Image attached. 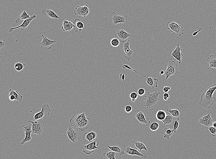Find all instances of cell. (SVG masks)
I'll return each mask as SVG.
<instances>
[{
  "label": "cell",
  "instance_id": "obj_1",
  "mask_svg": "<svg viewBox=\"0 0 216 159\" xmlns=\"http://www.w3.org/2000/svg\"><path fill=\"white\" fill-rule=\"evenodd\" d=\"M91 122L90 119L86 117L84 113L74 115L69 120L71 126L79 128L82 132L89 128Z\"/></svg>",
  "mask_w": 216,
  "mask_h": 159
},
{
  "label": "cell",
  "instance_id": "obj_2",
  "mask_svg": "<svg viewBox=\"0 0 216 159\" xmlns=\"http://www.w3.org/2000/svg\"><path fill=\"white\" fill-rule=\"evenodd\" d=\"M160 92L156 90L153 93L148 92L145 97L144 106L147 109L153 108L156 107L159 99V95Z\"/></svg>",
  "mask_w": 216,
  "mask_h": 159
},
{
  "label": "cell",
  "instance_id": "obj_3",
  "mask_svg": "<svg viewBox=\"0 0 216 159\" xmlns=\"http://www.w3.org/2000/svg\"><path fill=\"white\" fill-rule=\"evenodd\" d=\"M216 102V99L215 97L211 96L203 92L201 95L199 104L205 108L209 109L212 105Z\"/></svg>",
  "mask_w": 216,
  "mask_h": 159
},
{
  "label": "cell",
  "instance_id": "obj_4",
  "mask_svg": "<svg viewBox=\"0 0 216 159\" xmlns=\"http://www.w3.org/2000/svg\"><path fill=\"white\" fill-rule=\"evenodd\" d=\"M29 122L32 123V133L41 136L45 130V123L43 120H39L34 121L29 120Z\"/></svg>",
  "mask_w": 216,
  "mask_h": 159
},
{
  "label": "cell",
  "instance_id": "obj_5",
  "mask_svg": "<svg viewBox=\"0 0 216 159\" xmlns=\"http://www.w3.org/2000/svg\"><path fill=\"white\" fill-rule=\"evenodd\" d=\"M178 73V65L175 62L173 61L169 62L164 73V75L166 76V79H167L172 75H177Z\"/></svg>",
  "mask_w": 216,
  "mask_h": 159
},
{
  "label": "cell",
  "instance_id": "obj_6",
  "mask_svg": "<svg viewBox=\"0 0 216 159\" xmlns=\"http://www.w3.org/2000/svg\"><path fill=\"white\" fill-rule=\"evenodd\" d=\"M110 14L109 21L110 22L114 25L119 23L120 26L122 23H125L128 20L127 16L126 15H122L117 14L114 12H111Z\"/></svg>",
  "mask_w": 216,
  "mask_h": 159
},
{
  "label": "cell",
  "instance_id": "obj_7",
  "mask_svg": "<svg viewBox=\"0 0 216 159\" xmlns=\"http://www.w3.org/2000/svg\"><path fill=\"white\" fill-rule=\"evenodd\" d=\"M41 111L35 114L34 117V121L45 119L46 117L49 115L51 109L48 104L43 103L41 106Z\"/></svg>",
  "mask_w": 216,
  "mask_h": 159
},
{
  "label": "cell",
  "instance_id": "obj_8",
  "mask_svg": "<svg viewBox=\"0 0 216 159\" xmlns=\"http://www.w3.org/2000/svg\"><path fill=\"white\" fill-rule=\"evenodd\" d=\"M214 121L211 117L210 114L209 113L207 115H205L199 120L198 123L203 129L207 131L209 127L212 126Z\"/></svg>",
  "mask_w": 216,
  "mask_h": 159
},
{
  "label": "cell",
  "instance_id": "obj_9",
  "mask_svg": "<svg viewBox=\"0 0 216 159\" xmlns=\"http://www.w3.org/2000/svg\"><path fill=\"white\" fill-rule=\"evenodd\" d=\"M36 27L40 33L42 35L43 40L40 43L41 48L43 50L47 51L52 49L54 46V44L57 42L55 40H51L48 39L46 36H44L41 33L40 31L35 25L33 23Z\"/></svg>",
  "mask_w": 216,
  "mask_h": 159
},
{
  "label": "cell",
  "instance_id": "obj_10",
  "mask_svg": "<svg viewBox=\"0 0 216 159\" xmlns=\"http://www.w3.org/2000/svg\"><path fill=\"white\" fill-rule=\"evenodd\" d=\"M166 27L170 30L171 32H175L178 36H181L184 34L183 27L181 25L174 22L172 23L168 22Z\"/></svg>",
  "mask_w": 216,
  "mask_h": 159
},
{
  "label": "cell",
  "instance_id": "obj_11",
  "mask_svg": "<svg viewBox=\"0 0 216 159\" xmlns=\"http://www.w3.org/2000/svg\"><path fill=\"white\" fill-rule=\"evenodd\" d=\"M66 134L69 139L74 143L82 138L81 135L79 130L73 129L70 125L69 126Z\"/></svg>",
  "mask_w": 216,
  "mask_h": 159
},
{
  "label": "cell",
  "instance_id": "obj_12",
  "mask_svg": "<svg viewBox=\"0 0 216 159\" xmlns=\"http://www.w3.org/2000/svg\"><path fill=\"white\" fill-rule=\"evenodd\" d=\"M99 141L96 140L86 145H83L81 146V149L83 152L87 155H90L93 153L95 150L98 149L97 146L99 145Z\"/></svg>",
  "mask_w": 216,
  "mask_h": 159
},
{
  "label": "cell",
  "instance_id": "obj_13",
  "mask_svg": "<svg viewBox=\"0 0 216 159\" xmlns=\"http://www.w3.org/2000/svg\"><path fill=\"white\" fill-rule=\"evenodd\" d=\"M74 11V14L78 18H85L90 12L88 6L87 5L82 7L78 5Z\"/></svg>",
  "mask_w": 216,
  "mask_h": 159
},
{
  "label": "cell",
  "instance_id": "obj_14",
  "mask_svg": "<svg viewBox=\"0 0 216 159\" xmlns=\"http://www.w3.org/2000/svg\"><path fill=\"white\" fill-rule=\"evenodd\" d=\"M133 36L132 34L127 32L122 27L120 29L116 30L115 34L116 38L118 39L122 43L126 42L128 37Z\"/></svg>",
  "mask_w": 216,
  "mask_h": 159
},
{
  "label": "cell",
  "instance_id": "obj_15",
  "mask_svg": "<svg viewBox=\"0 0 216 159\" xmlns=\"http://www.w3.org/2000/svg\"><path fill=\"white\" fill-rule=\"evenodd\" d=\"M183 50L182 48L180 47L179 44L174 47V50L171 51L170 52V55L171 57H173L177 61L179 64L181 63V59L183 55L181 52Z\"/></svg>",
  "mask_w": 216,
  "mask_h": 159
},
{
  "label": "cell",
  "instance_id": "obj_16",
  "mask_svg": "<svg viewBox=\"0 0 216 159\" xmlns=\"http://www.w3.org/2000/svg\"><path fill=\"white\" fill-rule=\"evenodd\" d=\"M123 146V149L126 153L130 155H137L141 158H147L145 153L140 152L137 150L133 149L127 144L124 145Z\"/></svg>",
  "mask_w": 216,
  "mask_h": 159
},
{
  "label": "cell",
  "instance_id": "obj_17",
  "mask_svg": "<svg viewBox=\"0 0 216 159\" xmlns=\"http://www.w3.org/2000/svg\"><path fill=\"white\" fill-rule=\"evenodd\" d=\"M130 40L125 42L123 46V50L125 52V57L128 61L131 60L133 56V51L130 48Z\"/></svg>",
  "mask_w": 216,
  "mask_h": 159
},
{
  "label": "cell",
  "instance_id": "obj_18",
  "mask_svg": "<svg viewBox=\"0 0 216 159\" xmlns=\"http://www.w3.org/2000/svg\"><path fill=\"white\" fill-rule=\"evenodd\" d=\"M36 17L37 16L33 14L29 18L24 20L23 23L20 25L16 27L9 29V32H12L14 30L20 28H22V31L24 30L28 26L31 22L33 19H35Z\"/></svg>",
  "mask_w": 216,
  "mask_h": 159
},
{
  "label": "cell",
  "instance_id": "obj_19",
  "mask_svg": "<svg viewBox=\"0 0 216 159\" xmlns=\"http://www.w3.org/2000/svg\"><path fill=\"white\" fill-rule=\"evenodd\" d=\"M134 115L136 118L141 123L149 124L150 122L149 119L145 117L143 112L140 110L136 109Z\"/></svg>",
  "mask_w": 216,
  "mask_h": 159
},
{
  "label": "cell",
  "instance_id": "obj_20",
  "mask_svg": "<svg viewBox=\"0 0 216 159\" xmlns=\"http://www.w3.org/2000/svg\"><path fill=\"white\" fill-rule=\"evenodd\" d=\"M42 15L44 17L53 18L60 19L52 10L49 8H43L42 10Z\"/></svg>",
  "mask_w": 216,
  "mask_h": 159
},
{
  "label": "cell",
  "instance_id": "obj_21",
  "mask_svg": "<svg viewBox=\"0 0 216 159\" xmlns=\"http://www.w3.org/2000/svg\"><path fill=\"white\" fill-rule=\"evenodd\" d=\"M82 138L86 139L90 142H92L97 139V136L96 133L94 131L90 132L85 133L83 136Z\"/></svg>",
  "mask_w": 216,
  "mask_h": 159
},
{
  "label": "cell",
  "instance_id": "obj_22",
  "mask_svg": "<svg viewBox=\"0 0 216 159\" xmlns=\"http://www.w3.org/2000/svg\"><path fill=\"white\" fill-rule=\"evenodd\" d=\"M143 76L147 78L146 82L151 88H154L158 87V80L157 78H152L151 77H147L144 75Z\"/></svg>",
  "mask_w": 216,
  "mask_h": 159
},
{
  "label": "cell",
  "instance_id": "obj_23",
  "mask_svg": "<svg viewBox=\"0 0 216 159\" xmlns=\"http://www.w3.org/2000/svg\"><path fill=\"white\" fill-rule=\"evenodd\" d=\"M107 147L112 151L116 153L119 156H122L125 155V152L120 146H107Z\"/></svg>",
  "mask_w": 216,
  "mask_h": 159
},
{
  "label": "cell",
  "instance_id": "obj_24",
  "mask_svg": "<svg viewBox=\"0 0 216 159\" xmlns=\"http://www.w3.org/2000/svg\"><path fill=\"white\" fill-rule=\"evenodd\" d=\"M74 27L75 26L73 23L69 21L65 20L61 28L64 31H69L70 32Z\"/></svg>",
  "mask_w": 216,
  "mask_h": 159
},
{
  "label": "cell",
  "instance_id": "obj_25",
  "mask_svg": "<svg viewBox=\"0 0 216 159\" xmlns=\"http://www.w3.org/2000/svg\"><path fill=\"white\" fill-rule=\"evenodd\" d=\"M73 23L75 26L74 28L75 32H76L77 29L79 30V33H80L82 31V29L84 28V23L82 22L81 20L79 19L76 18L74 21Z\"/></svg>",
  "mask_w": 216,
  "mask_h": 159
},
{
  "label": "cell",
  "instance_id": "obj_26",
  "mask_svg": "<svg viewBox=\"0 0 216 159\" xmlns=\"http://www.w3.org/2000/svg\"><path fill=\"white\" fill-rule=\"evenodd\" d=\"M132 143L136 149H138L141 152L142 150H144L147 152V147L143 143L138 142L136 141H132Z\"/></svg>",
  "mask_w": 216,
  "mask_h": 159
},
{
  "label": "cell",
  "instance_id": "obj_27",
  "mask_svg": "<svg viewBox=\"0 0 216 159\" xmlns=\"http://www.w3.org/2000/svg\"><path fill=\"white\" fill-rule=\"evenodd\" d=\"M207 61L209 65V67L207 69V70L212 68L216 69V55L210 56L207 59Z\"/></svg>",
  "mask_w": 216,
  "mask_h": 159
},
{
  "label": "cell",
  "instance_id": "obj_28",
  "mask_svg": "<svg viewBox=\"0 0 216 159\" xmlns=\"http://www.w3.org/2000/svg\"><path fill=\"white\" fill-rule=\"evenodd\" d=\"M175 119L171 114H169L167 115L165 119L161 122L163 123L164 126L172 125H173Z\"/></svg>",
  "mask_w": 216,
  "mask_h": 159
},
{
  "label": "cell",
  "instance_id": "obj_29",
  "mask_svg": "<svg viewBox=\"0 0 216 159\" xmlns=\"http://www.w3.org/2000/svg\"><path fill=\"white\" fill-rule=\"evenodd\" d=\"M9 95H14L15 97V100L19 102H21L23 99V96L17 91H14L11 89L9 90Z\"/></svg>",
  "mask_w": 216,
  "mask_h": 159
},
{
  "label": "cell",
  "instance_id": "obj_30",
  "mask_svg": "<svg viewBox=\"0 0 216 159\" xmlns=\"http://www.w3.org/2000/svg\"><path fill=\"white\" fill-rule=\"evenodd\" d=\"M167 111L174 118L178 120H179L180 119V113L178 110L176 109H172L170 108H168L167 109Z\"/></svg>",
  "mask_w": 216,
  "mask_h": 159
},
{
  "label": "cell",
  "instance_id": "obj_31",
  "mask_svg": "<svg viewBox=\"0 0 216 159\" xmlns=\"http://www.w3.org/2000/svg\"><path fill=\"white\" fill-rule=\"evenodd\" d=\"M166 113L163 110H159L156 113V117L157 119L160 121L164 120L167 116Z\"/></svg>",
  "mask_w": 216,
  "mask_h": 159
},
{
  "label": "cell",
  "instance_id": "obj_32",
  "mask_svg": "<svg viewBox=\"0 0 216 159\" xmlns=\"http://www.w3.org/2000/svg\"><path fill=\"white\" fill-rule=\"evenodd\" d=\"M30 17L26 12L25 10L23 12L21 15L15 21V22L16 23H18L22 21L29 18Z\"/></svg>",
  "mask_w": 216,
  "mask_h": 159
},
{
  "label": "cell",
  "instance_id": "obj_33",
  "mask_svg": "<svg viewBox=\"0 0 216 159\" xmlns=\"http://www.w3.org/2000/svg\"><path fill=\"white\" fill-rule=\"evenodd\" d=\"M164 131L165 133L163 135V137L167 140H169L170 139V137L174 134V132L172 129L169 128H166L164 130Z\"/></svg>",
  "mask_w": 216,
  "mask_h": 159
},
{
  "label": "cell",
  "instance_id": "obj_34",
  "mask_svg": "<svg viewBox=\"0 0 216 159\" xmlns=\"http://www.w3.org/2000/svg\"><path fill=\"white\" fill-rule=\"evenodd\" d=\"M116 152L113 151L105 152L103 154L104 157L109 159H116Z\"/></svg>",
  "mask_w": 216,
  "mask_h": 159
},
{
  "label": "cell",
  "instance_id": "obj_35",
  "mask_svg": "<svg viewBox=\"0 0 216 159\" xmlns=\"http://www.w3.org/2000/svg\"><path fill=\"white\" fill-rule=\"evenodd\" d=\"M32 132H25L24 133L25 135V138L23 139L21 144L22 145H24V144L27 142L30 141L32 139L31 137V134Z\"/></svg>",
  "mask_w": 216,
  "mask_h": 159
},
{
  "label": "cell",
  "instance_id": "obj_36",
  "mask_svg": "<svg viewBox=\"0 0 216 159\" xmlns=\"http://www.w3.org/2000/svg\"><path fill=\"white\" fill-rule=\"evenodd\" d=\"M25 64L23 62H17L15 65V70L20 72L24 69Z\"/></svg>",
  "mask_w": 216,
  "mask_h": 159
},
{
  "label": "cell",
  "instance_id": "obj_37",
  "mask_svg": "<svg viewBox=\"0 0 216 159\" xmlns=\"http://www.w3.org/2000/svg\"><path fill=\"white\" fill-rule=\"evenodd\" d=\"M32 124L31 122H30L24 125L23 126V130L25 132H32Z\"/></svg>",
  "mask_w": 216,
  "mask_h": 159
},
{
  "label": "cell",
  "instance_id": "obj_38",
  "mask_svg": "<svg viewBox=\"0 0 216 159\" xmlns=\"http://www.w3.org/2000/svg\"><path fill=\"white\" fill-rule=\"evenodd\" d=\"M120 41L116 38H114L112 39L110 42L111 45L114 47H118L120 43Z\"/></svg>",
  "mask_w": 216,
  "mask_h": 159
},
{
  "label": "cell",
  "instance_id": "obj_39",
  "mask_svg": "<svg viewBox=\"0 0 216 159\" xmlns=\"http://www.w3.org/2000/svg\"><path fill=\"white\" fill-rule=\"evenodd\" d=\"M179 120H178L176 119L175 120L173 125V128L172 129L174 132V134H175L176 133L177 131L178 128L179 126Z\"/></svg>",
  "mask_w": 216,
  "mask_h": 159
},
{
  "label": "cell",
  "instance_id": "obj_40",
  "mask_svg": "<svg viewBox=\"0 0 216 159\" xmlns=\"http://www.w3.org/2000/svg\"><path fill=\"white\" fill-rule=\"evenodd\" d=\"M159 125L157 122H153L150 126V129L151 130L155 131L157 130L159 128Z\"/></svg>",
  "mask_w": 216,
  "mask_h": 159
},
{
  "label": "cell",
  "instance_id": "obj_41",
  "mask_svg": "<svg viewBox=\"0 0 216 159\" xmlns=\"http://www.w3.org/2000/svg\"><path fill=\"white\" fill-rule=\"evenodd\" d=\"M138 94L135 92H133L130 93V97L132 102H135L138 98Z\"/></svg>",
  "mask_w": 216,
  "mask_h": 159
},
{
  "label": "cell",
  "instance_id": "obj_42",
  "mask_svg": "<svg viewBox=\"0 0 216 159\" xmlns=\"http://www.w3.org/2000/svg\"><path fill=\"white\" fill-rule=\"evenodd\" d=\"M209 130L212 134V136L215 137L216 136V128L212 126L209 127Z\"/></svg>",
  "mask_w": 216,
  "mask_h": 159
},
{
  "label": "cell",
  "instance_id": "obj_43",
  "mask_svg": "<svg viewBox=\"0 0 216 159\" xmlns=\"http://www.w3.org/2000/svg\"><path fill=\"white\" fill-rule=\"evenodd\" d=\"M6 45L5 41H0V51L1 52L6 47Z\"/></svg>",
  "mask_w": 216,
  "mask_h": 159
},
{
  "label": "cell",
  "instance_id": "obj_44",
  "mask_svg": "<svg viewBox=\"0 0 216 159\" xmlns=\"http://www.w3.org/2000/svg\"><path fill=\"white\" fill-rule=\"evenodd\" d=\"M145 92L146 91L145 90L142 88L139 89L137 91V93L138 95L140 96H142V95H144Z\"/></svg>",
  "mask_w": 216,
  "mask_h": 159
},
{
  "label": "cell",
  "instance_id": "obj_45",
  "mask_svg": "<svg viewBox=\"0 0 216 159\" xmlns=\"http://www.w3.org/2000/svg\"><path fill=\"white\" fill-rule=\"evenodd\" d=\"M125 111L127 113H130L132 110V108L130 105L127 106L125 108Z\"/></svg>",
  "mask_w": 216,
  "mask_h": 159
},
{
  "label": "cell",
  "instance_id": "obj_46",
  "mask_svg": "<svg viewBox=\"0 0 216 159\" xmlns=\"http://www.w3.org/2000/svg\"><path fill=\"white\" fill-rule=\"evenodd\" d=\"M164 100L166 101L167 100L168 98H170V95L168 93H164L163 95Z\"/></svg>",
  "mask_w": 216,
  "mask_h": 159
},
{
  "label": "cell",
  "instance_id": "obj_47",
  "mask_svg": "<svg viewBox=\"0 0 216 159\" xmlns=\"http://www.w3.org/2000/svg\"><path fill=\"white\" fill-rule=\"evenodd\" d=\"M171 89V88L168 86H164L163 89V91L164 93H168Z\"/></svg>",
  "mask_w": 216,
  "mask_h": 159
},
{
  "label": "cell",
  "instance_id": "obj_48",
  "mask_svg": "<svg viewBox=\"0 0 216 159\" xmlns=\"http://www.w3.org/2000/svg\"><path fill=\"white\" fill-rule=\"evenodd\" d=\"M125 70L124 72V73L122 74L121 73L120 75V79H121L123 81H124L125 80Z\"/></svg>",
  "mask_w": 216,
  "mask_h": 159
},
{
  "label": "cell",
  "instance_id": "obj_49",
  "mask_svg": "<svg viewBox=\"0 0 216 159\" xmlns=\"http://www.w3.org/2000/svg\"><path fill=\"white\" fill-rule=\"evenodd\" d=\"M9 100L11 101L15 100V97L14 95H8Z\"/></svg>",
  "mask_w": 216,
  "mask_h": 159
},
{
  "label": "cell",
  "instance_id": "obj_50",
  "mask_svg": "<svg viewBox=\"0 0 216 159\" xmlns=\"http://www.w3.org/2000/svg\"><path fill=\"white\" fill-rule=\"evenodd\" d=\"M198 27H199V30L197 31L194 32L192 34V35L193 36H196L199 32L202 29V28L199 26H198Z\"/></svg>",
  "mask_w": 216,
  "mask_h": 159
},
{
  "label": "cell",
  "instance_id": "obj_51",
  "mask_svg": "<svg viewBox=\"0 0 216 159\" xmlns=\"http://www.w3.org/2000/svg\"><path fill=\"white\" fill-rule=\"evenodd\" d=\"M164 73H165V72H164L163 70L161 71L159 73V75L160 76H161L164 75Z\"/></svg>",
  "mask_w": 216,
  "mask_h": 159
},
{
  "label": "cell",
  "instance_id": "obj_52",
  "mask_svg": "<svg viewBox=\"0 0 216 159\" xmlns=\"http://www.w3.org/2000/svg\"><path fill=\"white\" fill-rule=\"evenodd\" d=\"M212 126L216 128V122H214L212 124Z\"/></svg>",
  "mask_w": 216,
  "mask_h": 159
},
{
  "label": "cell",
  "instance_id": "obj_53",
  "mask_svg": "<svg viewBox=\"0 0 216 159\" xmlns=\"http://www.w3.org/2000/svg\"><path fill=\"white\" fill-rule=\"evenodd\" d=\"M215 138H216V136H215Z\"/></svg>",
  "mask_w": 216,
  "mask_h": 159
}]
</instances>
